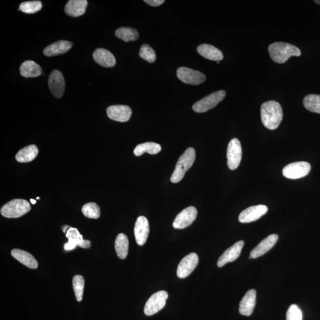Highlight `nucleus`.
<instances>
[{
    "label": "nucleus",
    "mask_w": 320,
    "mask_h": 320,
    "mask_svg": "<svg viewBox=\"0 0 320 320\" xmlns=\"http://www.w3.org/2000/svg\"><path fill=\"white\" fill-rule=\"evenodd\" d=\"M311 170V165L305 161L296 162L286 165L283 168L282 174L290 179H298L305 177Z\"/></svg>",
    "instance_id": "0eeeda50"
},
{
    "label": "nucleus",
    "mask_w": 320,
    "mask_h": 320,
    "mask_svg": "<svg viewBox=\"0 0 320 320\" xmlns=\"http://www.w3.org/2000/svg\"><path fill=\"white\" fill-rule=\"evenodd\" d=\"M305 108L309 111L320 114V95L309 94L303 100Z\"/></svg>",
    "instance_id": "c756f323"
},
{
    "label": "nucleus",
    "mask_w": 320,
    "mask_h": 320,
    "mask_svg": "<svg viewBox=\"0 0 320 320\" xmlns=\"http://www.w3.org/2000/svg\"><path fill=\"white\" fill-rule=\"evenodd\" d=\"M244 242L239 241L235 242L234 244L226 250L225 252L220 256L217 265L219 267H223L226 264L233 262L240 256L242 248H243Z\"/></svg>",
    "instance_id": "f3484780"
},
{
    "label": "nucleus",
    "mask_w": 320,
    "mask_h": 320,
    "mask_svg": "<svg viewBox=\"0 0 320 320\" xmlns=\"http://www.w3.org/2000/svg\"><path fill=\"white\" fill-rule=\"evenodd\" d=\"M71 227L68 226H64L62 227V231H63L64 233H67V231L70 229Z\"/></svg>",
    "instance_id": "e433bc0d"
},
{
    "label": "nucleus",
    "mask_w": 320,
    "mask_h": 320,
    "mask_svg": "<svg viewBox=\"0 0 320 320\" xmlns=\"http://www.w3.org/2000/svg\"><path fill=\"white\" fill-rule=\"evenodd\" d=\"M39 150L35 145H30L24 147L18 152L16 156V159L19 163H29L36 159Z\"/></svg>",
    "instance_id": "a878e982"
},
{
    "label": "nucleus",
    "mask_w": 320,
    "mask_h": 320,
    "mask_svg": "<svg viewBox=\"0 0 320 320\" xmlns=\"http://www.w3.org/2000/svg\"><path fill=\"white\" fill-rule=\"evenodd\" d=\"M286 320H303L302 311L296 304H292L286 312Z\"/></svg>",
    "instance_id": "f704fd0d"
},
{
    "label": "nucleus",
    "mask_w": 320,
    "mask_h": 320,
    "mask_svg": "<svg viewBox=\"0 0 320 320\" xmlns=\"http://www.w3.org/2000/svg\"><path fill=\"white\" fill-rule=\"evenodd\" d=\"M161 147L159 143L152 142L141 143L136 146L134 150V153L136 156H141L143 153H147L150 154H157L161 152Z\"/></svg>",
    "instance_id": "cd10ccee"
},
{
    "label": "nucleus",
    "mask_w": 320,
    "mask_h": 320,
    "mask_svg": "<svg viewBox=\"0 0 320 320\" xmlns=\"http://www.w3.org/2000/svg\"><path fill=\"white\" fill-rule=\"evenodd\" d=\"M11 254L14 259L24 264V266L32 268V269L38 268V262L31 254L24 251V250L17 249L12 250Z\"/></svg>",
    "instance_id": "b1692460"
},
{
    "label": "nucleus",
    "mask_w": 320,
    "mask_h": 320,
    "mask_svg": "<svg viewBox=\"0 0 320 320\" xmlns=\"http://www.w3.org/2000/svg\"><path fill=\"white\" fill-rule=\"evenodd\" d=\"M36 199H37V200H39V197H38Z\"/></svg>",
    "instance_id": "ea45409f"
},
{
    "label": "nucleus",
    "mask_w": 320,
    "mask_h": 320,
    "mask_svg": "<svg viewBox=\"0 0 320 320\" xmlns=\"http://www.w3.org/2000/svg\"><path fill=\"white\" fill-rule=\"evenodd\" d=\"M256 301V290L252 289L248 290L240 301L239 312L242 315L249 316L253 313Z\"/></svg>",
    "instance_id": "6ab92c4d"
},
{
    "label": "nucleus",
    "mask_w": 320,
    "mask_h": 320,
    "mask_svg": "<svg viewBox=\"0 0 320 320\" xmlns=\"http://www.w3.org/2000/svg\"><path fill=\"white\" fill-rule=\"evenodd\" d=\"M261 118L264 126L275 130L281 124L283 118L282 107L278 102L268 101L261 106Z\"/></svg>",
    "instance_id": "f257e3e1"
},
{
    "label": "nucleus",
    "mask_w": 320,
    "mask_h": 320,
    "mask_svg": "<svg viewBox=\"0 0 320 320\" xmlns=\"http://www.w3.org/2000/svg\"><path fill=\"white\" fill-rule=\"evenodd\" d=\"M177 76L183 83L192 85H198L206 80V76L203 73L187 67L179 68Z\"/></svg>",
    "instance_id": "1a4fd4ad"
},
{
    "label": "nucleus",
    "mask_w": 320,
    "mask_h": 320,
    "mask_svg": "<svg viewBox=\"0 0 320 320\" xmlns=\"http://www.w3.org/2000/svg\"><path fill=\"white\" fill-rule=\"evenodd\" d=\"M268 51L272 60L278 64H284L290 57H300L301 54L297 46L281 42L271 44L268 47Z\"/></svg>",
    "instance_id": "f03ea898"
},
{
    "label": "nucleus",
    "mask_w": 320,
    "mask_h": 320,
    "mask_svg": "<svg viewBox=\"0 0 320 320\" xmlns=\"http://www.w3.org/2000/svg\"><path fill=\"white\" fill-rule=\"evenodd\" d=\"M31 202H32V204L33 205H34V204H35L36 203V201L34 200H32V199H31Z\"/></svg>",
    "instance_id": "4c0bfd02"
},
{
    "label": "nucleus",
    "mask_w": 320,
    "mask_h": 320,
    "mask_svg": "<svg viewBox=\"0 0 320 320\" xmlns=\"http://www.w3.org/2000/svg\"><path fill=\"white\" fill-rule=\"evenodd\" d=\"M117 256L120 259H126L128 253L129 240L126 235L120 233L117 235L115 244Z\"/></svg>",
    "instance_id": "bb28decb"
},
{
    "label": "nucleus",
    "mask_w": 320,
    "mask_h": 320,
    "mask_svg": "<svg viewBox=\"0 0 320 320\" xmlns=\"http://www.w3.org/2000/svg\"><path fill=\"white\" fill-rule=\"evenodd\" d=\"M42 8V4L40 1H31L21 3L18 11L27 14H34Z\"/></svg>",
    "instance_id": "7c9ffc66"
},
{
    "label": "nucleus",
    "mask_w": 320,
    "mask_h": 320,
    "mask_svg": "<svg viewBox=\"0 0 320 320\" xmlns=\"http://www.w3.org/2000/svg\"><path fill=\"white\" fill-rule=\"evenodd\" d=\"M150 226L148 219L145 216H139L135 224L134 234L137 244L143 245L148 238Z\"/></svg>",
    "instance_id": "dca6fc26"
},
{
    "label": "nucleus",
    "mask_w": 320,
    "mask_h": 320,
    "mask_svg": "<svg viewBox=\"0 0 320 320\" xmlns=\"http://www.w3.org/2000/svg\"><path fill=\"white\" fill-rule=\"evenodd\" d=\"M130 107L126 105H113L107 109V115L110 119L120 122H126L132 115Z\"/></svg>",
    "instance_id": "2eb2a0df"
},
{
    "label": "nucleus",
    "mask_w": 320,
    "mask_h": 320,
    "mask_svg": "<svg viewBox=\"0 0 320 320\" xmlns=\"http://www.w3.org/2000/svg\"><path fill=\"white\" fill-rule=\"evenodd\" d=\"M82 212L87 218L91 219H98L101 216L100 207L94 202L84 205L82 208Z\"/></svg>",
    "instance_id": "2f4dec72"
},
{
    "label": "nucleus",
    "mask_w": 320,
    "mask_h": 320,
    "mask_svg": "<svg viewBox=\"0 0 320 320\" xmlns=\"http://www.w3.org/2000/svg\"><path fill=\"white\" fill-rule=\"evenodd\" d=\"M87 6L86 0H70L66 4L65 12L69 16L78 17L85 13Z\"/></svg>",
    "instance_id": "4be33fe9"
},
{
    "label": "nucleus",
    "mask_w": 320,
    "mask_h": 320,
    "mask_svg": "<svg viewBox=\"0 0 320 320\" xmlns=\"http://www.w3.org/2000/svg\"><path fill=\"white\" fill-rule=\"evenodd\" d=\"M66 237L68 239V242L64 245L65 250H72L76 248V246L83 249H89L91 246L89 240H84L83 235L75 228L71 227L66 233Z\"/></svg>",
    "instance_id": "ddd939ff"
},
{
    "label": "nucleus",
    "mask_w": 320,
    "mask_h": 320,
    "mask_svg": "<svg viewBox=\"0 0 320 320\" xmlns=\"http://www.w3.org/2000/svg\"><path fill=\"white\" fill-rule=\"evenodd\" d=\"M198 214L197 209L193 207H187L179 213L173 223V226L176 229H183L189 227L196 219Z\"/></svg>",
    "instance_id": "9b49d317"
},
{
    "label": "nucleus",
    "mask_w": 320,
    "mask_h": 320,
    "mask_svg": "<svg viewBox=\"0 0 320 320\" xmlns=\"http://www.w3.org/2000/svg\"><path fill=\"white\" fill-rule=\"evenodd\" d=\"M115 35L117 38L126 42L135 41L139 38V33L137 29L128 27H122L117 29Z\"/></svg>",
    "instance_id": "c85d7f7f"
},
{
    "label": "nucleus",
    "mask_w": 320,
    "mask_h": 320,
    "mask_svg": "<svg viewBox=\"0 0 320 320\" xmlns=\"http://www.w3.org/2000/svg\"><path fill=\"white\" fill-rule=\"evenodd\" d=\"M197 51L202 57L209 60L219 62L222 61L224 58L221 51L216 48V47L208 45V44H202L197 47Z\"/></svg>",
    "instance_id": "5701e85b"
},
{
    "label": "nucleus",
    "mask_w": 320,
    "mask_h": 320,
    "mask_svg": "<svg viewBox=\"0 0 320 320\" xmlns=\"http://www.w3.org/2000/svg\"><path fill=\"white\" fill-rule=\"evenodd\" d=\"M195 158V150L193 148H189L185 151L176 163L175 170L170 178L172 183H177L181 181L186 171L192 166Z\"/></svg>",
    "instance_id": "7ed1b4c3"
},
{
    "label": "nucleus",
    "mask_w": 320,
    "mask_h": 320,
    "mask_svg": "<svg viewBox=\"0 0 320 320\" xmlns=\"http://www.w3.org/2000/svg\"><path fill=\"white\" fill-rule=\"evenodd\" d=\"M31 210V205L28 201L15 199L3 206L1 214L7 218H17L27 214Z\"/></svg>",
    "instance_id": "20e7f679"
},
{
    "label": "nucleus",
    "mask_w": 320,
    "mask_h": 320,
    "mask_svg": "<svg viewBox=\"0 0 320 320\" xmlns=\"http://www.w3.org/2000/svg\"><path fill=\"white\" fill-rule=\"evenodd\" d=\"M72 285L76 300L79 302H80L83 300L84 288V279L82 276H75L72 279Z\"/></svg>",
    "instance_id": "473e14b6"
},
{
    "label": "nucleus",
    "mask_w": 320,
    "mask_h": 320,
    "mask_svg": "<svg viewBox=\"0 0 320 320\" xmlns=\"http://www.w3.org/2000/svg\"><path fill=\"white\" fill-rule=\"evenodd\" d=\"M20 75L25 78H34L42 75V69L40 66L33 61H27L20 67Z\"/></svg>",
    "instance_id": "393cba45"
},
{
    "label": "nucleus",
    "mask_w": 320,
    "mask_h": 320,
    "mask_svg": "<svg viewBox=\"0 0 320 320\" xmlns=\"http://www.w3.org/2000/svg\"><path fill=\"white\" fill-rule=\"evenodd\" d=\"M227 164L230 170H234L240 165L242 157L241 143L237 138L232 139L228 145Z\"/></svg>",
    "instance_id": "6e6552de"
},
{
    "label": "nucleus",
    "mask_w": 320,
    "mask_h": 320,
    "mask_svg": "<svg viewBox=\"0 0 320 320\" xmlns=\"http://www.w3.org/2000/svg\"><path fill=\"white\" fill-rule=\"evenodd\" d=\"M72 45L73 43L68 40H59L46 47L43 50V54L45 56L49 57L57 56L67 53Z\"/></svg>",
    "instance_id": "412c9836"
},
{
    "label": "nucleus",
    "mask_w": 320,
    "mask_h": 320,
    "mask_svg": "<svg viewBox=\"0 0 320 320\" xmlns=\"http://www.w3.org/2000/svg\"><path fill=\"white\" fill-rule=\"evenodd\" d=\"M198 262L199 257L196 253H191L186 256L179 264L177 269L178 277L180 279L188 277L196 267Z\"/></svg>",
    "instance_id": "f8f14e48"
},
{
    "label": "nucleus",
    "mask_w": 320,
    "mask_h": 320,
    "mask_svg": "<svg viewBox=\"0 0 320 320\" xmlns=\"http://www.w3.org/2000/svg\"><path fill=\"white\" fill-rule=\"evenodd\" d=\"M49 89L55 97L60 99L63 96L65 83L63 75L60 71L55 69L51 75L48 79Z\"/></svg>",
    "instance_id": "9d476101"
},
{
    "label": "nucleus",
    "mask_w": 320,
    "mask_h": 320,
    "mask_svg": "<svg viewBox=\"0 0 320 320\" xmlns=\"http://www.w3.org/2000/svg\"><path fill=\"white\" fill-rule=\"evenodd\" d=\"M279 237L277 234H271L264 238L260 243L254 249L251 253L249 259H256L257 257L263 256L264 254L273 248L277 243Z\"/></svg>",
    "instance_id": "a211bd4d"
},
{
    "label": "nucleus",
    "mask_w": 320,
    "mask_h": 320,
    "mask_svg": "<svg viewBox=\"0 0 320 320\" xmlns=\"http://www.w3.org/2000/svg\"><path fill=\"white\" fill-rule=\"evenodd\" d=\"M168 293L165 290H160L153 294L145 304L144 313L151 316L157 313L163 309L168 299Z\"/></svg>",
    "instance_id": "423d86ee"
},
{
    "label": "nucleus",
    "mask_w": 320,
    "mask_h": 320,
    "mask_svg": "<svg viewBox=\"0 0 320 320\" xmlns=\"http://www.w3.org/2000/svg\"><path fill=\"white\" fill-rule=\"evenodd\" d=\"M93 57L94 61L104 67L112 68L116 63L115 56L110 51L104 48L95 50Z\"/></svg>",
    "instance_id": "aec40b11"
},
{
    "label": "nucleus",
    "mask_w": 320,
    "mask_h": 320,
    "mask_svg": "<svg viewBox=\"0 0 320 320\" xmlns=\"http://www.w3.org/2000/svg\"><path fill=\"white\" fill-rule=\"evenodd\" d=\"M139 57L150 63H153L156 60L155 51L148 44H143L139 53Z\"/></svg>",
    "instance_id": "72a5a7b5"
},
{
    "label": "nucleus",
    "mask_w": 320,
    "mask_h": 320,
    "mask_svg": "<svg viewBox=\"0 0 320 320\" xmlns=\"http://www.w3.org/2000/svg\"><path fill=\"white\" fill-rule=\"evenodd\" d=\"M314 2L318 4V5H320V0H315Z\"/></svg>",
    "instance_id": "58836bf2"
},
{
    "label": "nucleus",
    "mask_w": 320,
    "mask_h": 320,
    "mask_svg": "<svg viewBox=\"0 0 320 320\" xmlns=\"http://www.w3.org/2000/svg\"><path fill=\"white\" fill-rule=\"evenodd\" d=\"M143 2L153 7L160 6L165 2L164 0H145Z\"/></svg>",
    "instance_id": "c9c22d12"
},
{
    "label": "nucleus",
    "mask_w": 320,
    "mask_h": 320,
    "mask_svg": "<svg viewBox=\"0 0 320 320\" xmlns=\"http://www.w3.org/2000/svg\"><path fill=\"white\" fill-rule=\"evenodd\" d=\"M268 208L265 205H259L252 206L245 209L240 213L238 220L241 223H249L259 219L267 212Z\"/></svg>",
    "instance_id": "4468645a"
},
{
    "label": "nucleus",
    "mask_w": 320,
    "mask_h": 320,
    "mask_svg": "<svg viewBox=\"0 0 320 320\" xmlns=\"http://www.w3.org/2000/svg\"><path fill=\"white\" fill-rule=\"evenodd\" d=\"M226 95V92L224 90H219L211 93L200 101H198L192 107L194 112L197 113H205L208 110L214 108L215 107L221 102Z\"/></svg>",
    "instance_id": "39448f33"
}]
</instances>
